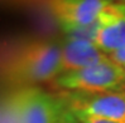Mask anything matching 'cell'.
I'll use <instances>...</instances> for the list:
<instances>
[{
  "label": "cell",
  "mask_w": 125,
  "mask_h": 123,
  "mask_svg": "<svg viewBox=\"0 0 125 123\" xmlns=\"http://www.w3.org/2000/svg\"><path fill=\"white\" fill-rule=\"evenodd\" d=\"M63 73L62 49L52 41L28 45L10 66L9 77L20 84H35L57 78Z\"/></svg>",
  "instance_id": "6da1fadb"
},
{
  "label": "cell",
  "mask_w": 125,
  "mask_h": 123,
  "mask_svg": "<svg viewBox=\"0 0 125 123\" xmlns=\"http://www.w3.org/2000/svg\"><path fill=\"white\" fill-rule=\"evenodd\" d=\"M54 83L72 92H121L125 88V68L109 59L92 67L63 72Z\"/></svg>",
  "instance_id": "7a4b0ae2"
},
{
  "label": "cell",
  "mask_w": 125,
  "mask_h": 123,
  "mask_svg": "<svg viewBox=\"0 0 125 123\" xmlns=\"http://www.w3.org/2000/svg\"><path fill=\"white\" fill-rule=\"evenodd\" d=\"M19 123H58L68 107L66 99L38 87H27L13 94Z\"/></svg>",
  "instance_id": "3957f363"
},
{
  "label": "cell",
  "mask_w": 125,
  "mask_h": 123,
  "mask_svg": "<svg viewBox=\"0 0 125 123\" xmlns=\"http://www.w3.org/2000/svg\"><path fill=\"white\" fill-rule=\"evenodd\" d=\"M63 98L72 112L125 122V92H71Z\"/></svg>",
  "instance_id": "277c9868"
},
{
  "label": "cell",
  "mask_w": 125,
  "mask_h": 123,
  "mask_svg": "<svg viewBox=\"0 0 125 123\" xmlns=\"http://www.w3.org/2000/svg\"><path fill=\"white\" fill-rule=\"evenodd\" d=\"M109 0H57L49 3V10L63 33L90 25L99 18Z\"/></svg>",
  "instance_id": "5b68a950"
},
{
  "label": "cell",
  "mask_w": 125,
  "mask_h": 123,
  "mask_svg": "<svg viewBox=\"0 0 125 123\" xmlns=\"http://www.w3.org/2000/svg\"><path fill=\"white\" fill-rule=\"evenodd\" d=\"M62 49L63 72L77 70L106 62L110 57L96 47L94 41L66 38Z\"/></svg>",
  "instance_id": "8992f818"
},
{
  "label": "cell",
  "mask_w": 125,
  "mask_h": 123,
  "mask_svg": "<svg viewBox=\"0 0 125 123\" xmlns=\"http://www.w3.org/2000/svg\"><path fill=\"white\" fill-rule=\"evenodd\" d=\"M95 44L101 52L109 55L125 44V13L120 19L102 29L95 40Z\"/></svg>",
  "instance_id": "52a82bcc"
},
{
  "label": "cell",
  "mask_w": 125,
  "mask_h": 123,
  "mask_svg": "<svg viewBox=\"0 0 125 123\" xmlns=\"http://www.w3.org/2000/svg\"><path fill=\"white\" fill-rule=\"evenodd\" d=\"M0 123H19L13 94L0 102Z\"/></svg>",
  "instance_id": "ba28073f"
},
{
  "label": "cell",
  "mask_w": 125,
  "mask_h": 123,
  "mask_svg": "<svg viewBox=\"0 0 125 123\" xmlns=\"http://www.w3.org/2000/svg\"><path fill=\"white\" fill-rule=\"evenodd\" d=\"M73 114L76 115L77 119L81 123H125V122H117V121H111V119H106V118L94 117V115L83 114V113H76V112H73Z\"/></svg>",
  "instance_id": "9c48e42d"
},
{
  "label": "cell",
  "mask_w": 125,
  "mask_h": 123,
  "mask_svg": "<svg viewBox=\"0 0 125 123\" xmlns=\"http://www.w3.org/2000/svg\"><path fill=\"white\" fill-rule=\"evenodd\" d=\"M58 123H81V122L77 119L76 115L73 114V112L67 107L63 111V113H62L61 118H60V122H58Z\"/></svg>",
  "instance_id": "30bf717a"
},
{
  "label": "cell",
  "mask_w": 125,
  "mask_h": 123,
  "mask_svg": "<svg viewBox=\"0 0 125 123\" xmlns=\"http://www.w3.org/2000/svg\"><path fill=\"white\" fill-rule=\"evenodd\" d=\"M124 68H125V67H124Z\"/></svg>",
  "instance_id": "8fae6325"
}]
</instances>
